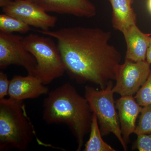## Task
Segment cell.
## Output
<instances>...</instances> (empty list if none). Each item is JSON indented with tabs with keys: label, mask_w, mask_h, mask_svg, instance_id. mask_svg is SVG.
I'll return each instance as SVG.
<instances>
[{
	"label": "cell",
	"mask_w": 151,
	"mask_h": 151,
	"mask_svg": "<svg viewBox=\"0 0 151 151\" xmlns=\"http://www.w3.org/2000/svg\"><path fill=\"white\" fill-rule=\"evenodd\" d=\"M131 1H132V2L133 3V1H134V0H131Z\"/></svg>",
	"instance_id": "obj_23"
},
{
	"label": "cell",
	"mask_w": 151,
	"mask_h": 151,
	"mask_svg": "<svg viewBox=\"0 0 151 151\" xmlns=\"http://www.w3.org/2000/svg\"><path fill=\"white\" fill-rule=\"evenodd\" d=\"M147 6L149 11L151 13V0H148Z\"/></svg>",
	"instance_id": "obj_22"
},
{
	"label": "cell",
	"mask_w": 151,
	"mask_h": 151,
	"mask_svg": "<svg viewBox=\"0 0 151 151\" xmlns=\"http://www.w3.org/2000/svg\"><path fill=\"white\" fill-rule=\"evenodd\" d=\"M88 140L84 145V151H116L102 138L96 115L92 113V123Z\"/></svg>",
	"instance_id": "obj_14"
},
{
	"label": "cell",
	"mask_w": 151,
	"mask_h": 151,
	"mask_svg": "<svg viewBox=\"0 0 151 151\" xmlns=\"http://www.w3.org/2000/svg\"><path fill=\"white\" fill-rule=\"evenodd\" d=\"M23 37L0 32V68L2 70L11 65H17L24 68L28 75L34 76L36 61L25 48Z\"/></svg>",
	"instance_id": "obj_6"
},
{
	"label": "cell",
	"mask_w": 151,
	"mask_h": 151,
	"mask_svg": "<svg viewBox=\"0 0 151 151\" xmlns=\"http://www.w3.org/2000/svg\"><path fill=\"white\" fill-rule=\"evenodd\" d=\"M48 87L34 76H25L16 75L10 80L9 98L17 101L35 99L48 94Z\"/></svg>",
	"instance_id": "obj_10"
},
{
	"label": "cell",
	"mask_w": 151,
	"mask_h": 151,
	"mask_svg": "<svg viewBox=\"0 0 151 151\" xmlns=\"http://www.w3.org/2000/svg\"><path fill=\"white\" fill-rule=\"evenodd\" d=\"M134 98L142 107L151 105V72L145 82L136 93Z\"/></svg>",
	"instance_id": "obj_17"
},
{
	"label": "cell",
	"mask_w": 151,
	"mask_h": 151,
	"mask_svg": "<svg viewBox=\"0 0 151 151\" xmlns=\"http://www.w3.org/2000/svg\"><path fill=\"white\" fill-rule=\"evenodd\" d=\"M146 60H147L150 64H151V37L150 46H149V48L148 49L147 52Z\"/></svg>",
	"instance_id": "obj_20"
},
{
	"label": "cell",
	"mask_w": 151,
	"mask_h": 151,
	"mask_svg": "<svg viewBox=\"0 0 151 151\" xmlns=\"http://www.w3.org/2000/svg\"><path fill=\"white\" fill-rule=\"evenodd\" d=\"M44 121L48 124H65L76 140L77 151L90 132L92 112L88 101L69 83L49 92L43 103Z\"/></svg>",
	"instance_id": "obj_2"
},
{
	"label": "cell",
	"mask_w": 151,
	"mask_h": 151,
	"mask_svg": "<svg viewBox=\"0 0 151 151\" xmlns=\"http://www.w3.org/2000/svg\"><path fill=\"white\" fill-rule=\"evenodd\" d=\"M30 30V26L15 17L5 13L0 15L1 32L6 33H26Z\"/></svg>",
	"instance_id": "obj_15"
},
{
	"label": "cell",
	"mask_w": 151,
	"mask_h": 151,
	"mask_svg": "<svg viewBox=\"0 0 151 151\" xmlns=\"http://www.w3.org/2000/svg\"><path fill=\"white\" fill-rule=\"evenodd\" d=\"M134 134H151V105L142 107L138 125Z\"/></svg>",
	"instance_id": "obj_16"
},
{
	"label": "cell",
	"mask_w": 151,
	"mask_h": 151,
	"mask_svg": "<svg viewBox=\"0 0 151 151\" xmlns=\"http://www.w3.org/2000/svg\"><path fill=\"white\" fill-rule=\"evenodd\" d=\"M12 0H0V7L2 8L7 6Z\"/></svg>",
	"instance_id": "obj_21"
},
{
	"label": "cell",
	"mask_w": 151,
	"mask_h": 151,
	"mask_svg": "<svg viewBox=\"0 0 151 151\" xmlns=\"http://www.w3.org/2000/svg\"><path fill=\"white\" fill-rule=\"evenodd\" d=\"M112 6V23L114 29L121 32L137 24V16L132 7L131 0H108Z\"/></svg>",
	"instance_id": "obj_13"
},
{
	"label": "cell",
	"mask_w": 151,
	"mask_h": 151,
	"mask_svg": "<svg viewBox=\"0 0 151 151\" xmlns=\"http://www.w3.org/2000/svg\"><path fill=\"white\" fill-rule=\"evenodd\" d=\"M150 65L147 60L135 62L125 59L118 69L116 84L113 88L114 93L121 97L137 93L151 73Z\"/></svg>",
	"instance_id": "obj_7"
},
{
	"label": "cell",
	"mask_w": 151,
	"mask_h": 151,
	"mask_svg": "<svg viewBox=\"0 0 151 151\" xmlns=\"http://www.w3.org/2000/svg\"><path fill=\"white\" fill-rule=\"evenodd\" d=\"M2 9L4 13L42 30H48L54 27L57 21V17L48 14L29 0H12Z\"/></svg>",
	"instance_id": "obj_8"
},
{
	"label": "cell",
	"mask_w": 151,
	"mask_h": 151,
	"mask_svg": "<svg viewBox=\"0 0 151 151\" xmlns=\"http://www.w3.org/2000/svg\"><path fill=\"white\" fill-rule=\"evenodd\" d=\"M37 32L56 39L65 70L78 82H89L104 89L116 80L122 55L110 43V32L84 27Z\"/></svg>",
	"instance_id": "obj_1"
},
{
	"label": "cell",
	"mask_w": 151,
	"mask_h": 151,
	"mask_svg": "<svg viewBox=\"0 0 151 151\" xmlns=\"http://www.w3.org/2000/svg\"><path fill=\"white\" fill-rule=\"evenodd\" d=\"M35 135L23 101L0 100V151H25Z\"/></svg>",
	"instance_id": "obj_3"
},
{
	"label": "cell",
	"mask_w": 151,
	"mask_h": 151,
	"mask_svg": "<svg viewBox=\"0 0 151 151\" xmlns=\"http://www.w3.org/2000/svg\"><path fill=\"white\" fill-rule=\"evenodd\" d=\"M136 148L139 151H151V134L137 135Z\"/></svg>",
	"instance_id": "obj_18"
},
{
	"label": "cell",
	"mask_w": 151,
	"mask_h": 151,
	"mask_svg": "<svg viewBox=\"0 0 151 151\" xmlns=\"http://www.w3.org/2000/svg\"><path fill=\"white\" fill-rule=\"evenodd\" d=\"M116 107L118 111L122 137L127 145L130 136L134 133L136 121L142 106L137 103L133 96H128L121 97L116 100Z\"/></svg>",
	"instance_id": "obj_11"
},
{
	"label": "cell",
	"mask_w": 151,
	"mask_h": 151,
	"mask_svg": "<svg viewBox=\"0 0 151 151\" xmlns=\"http://www.w3.org/2000/svg\"><path fill=\"white\" fill-rule=\"evenodd\" d=\"M10 80H9L7 75L3 71L0 72V100L4 99L8 95Z\"/></svg>",
	"instance_id": "obj_19"
},
{
	"label": "cell",
	"mask_w": 151,
	"mask_h": 151,
	"mask_svg": "<svg viewBox=\"0 0 151 151\" xmlns=\"http://www.w3.org/2000/svg\"><path fill=\"white\" fill-rule=\"evenodd\" d=\"M113 81L109 82L104 89L100 90L86 86L84 97L88 101L91 111L97 117L102 136L112 133L118 139L124 150L127 151L120 127L119 115L116 112L114 99Z\"/></svg>",
	"instance_id": "obj_5"
},
{
	"label": "cell",
	"mask_w": 151,
	"mask_h": 151,
	"mask_svg": "<svg viewBox=\"0 0 151 151\" xmlns=\"http://www.w3.org/2000/svg\"><path fill=\"white\" fill-rule=\"evenodd\" d=\"M45 12L78 17L91 18L97 9L90 0H29Z\"/></svg>",
	"instance_id": "obj_9"
},
{
	"label": "cell",
	"mask_w": 151,
	"mask_h": 151,
	"mask_svg": "<svg viewBox=\"0 0 151 151\" xmlns=\"http://www.w3.org/2000/svg\"><path fill=\"white\" fill-rule=\"evenodd\" d=\"M127 45L125 59L135 62L146 60L151 37L133 25L122 32Z\"/></svg>",
	"instance_id": "obj_12"
},
{
	"label": "cell",
	"mask_w": 151,
	"mask_h": 151,
	"mask_svg": "<svg viewBox=\"0 0 151 151\" xmlns=\"http://www.w3.org/2000/svg\"><path fill=\"white\" fill-rule=\"evenodd\" d=\"M48 36L30 34L22 40L25 48L36 61L34 76L45 85L61 77L66 71L57 45Z\"/></svg>",
	"instance_id": "obj_4"
}]
</instances>
